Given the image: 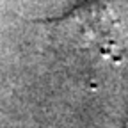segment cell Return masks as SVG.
Listing matches in <instances>:
<instances>
[{"mask_svg": "<svg viewBox=\"0 0 128 128\" xmlns=\"http://www.w3.org/2000/svg\"><path fill=\"white\" fill-rule=\"evenodd\" d=\"M43 23L76 46L118 60L128 41V0H84L66 14Z\"/></svg>", "mask_w": 128, "mask_h": 128, "instance_id": "1", "label": "cell"}, {"mask_svg": "<svg viewBox=\"0 0 128 128\" xmlns=\"http://www.w3.org/2000/svg\"><path fill=\"white\" fill-rule=\"evenodd\" d=\"M124 128H128V123H126V126H124Z\"/></svg>", "mask_w": 128, "mask_h": 128, "instance_id": "2", "label": "cell"}]
</instances>
